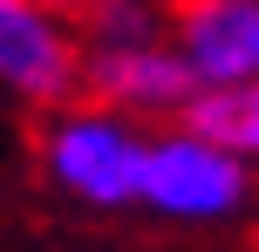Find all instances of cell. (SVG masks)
<instances>
[{"mask_svg":"<svg viewBox=\"0 0 259 252\" xmlns=\"http://www.w3.org/2000/svg\"><path fill=\"white\" fill-rule=\"evenodd\" d=\"M178 55L205 82H259V0H178Z\"/></svg>","mask_w":259,"mask_h":252,"instance_id":"cell-5","label":"cell"},{"mask_svg":"<svg viewBox=\"0 0 259 252\" xmlns=\"http://www.w3.org/2000/svg\"><path fill=\"white\" fill-rule=\"evenodd\" d=\"M48 7H55V14H89L96 0H48Z\"/></svg>","mask_w":259,"mask_h":252,"instance_id":"cell-7","label":"cell"},{"mask_svg":"<svg viewBox=\"0 0 259 252\" xmlns=\"http://www.w3.org/2000/svg\"><path fill=\"white\" fill-rule=\"evenodd\" d=\"M82 89L116 116H157V109L178 116L191 103L198 75L164 41H123V48H82Z\"/></svg>","mask_w":259,"mask_h":252,"instance_id":"cell-4","label":"cell"},{"mask_svg":"<svg viewBox=\"0 0 259 252\" xmlns=\"http://www.w3.org/2000/svg\"><path fill=\"white\" fill-rule=\"evenodd\" d=\"M0 89L34 109H62L82 89V41L48 0H0Z\"/></svg>","mask_w":259,"mask_h":252,"instance_id":"cell-3","label":"cell"},{"mask_svg":"<svg viewBox=\"0 0 259 252\" xmlns=\"http://www.w3.org/2000/svg\"><path fill=\"white\" fill-rule=\"evenodd\" d=\"M184 130L205 136V143H219L225 157H259V82H205V89H191V103L178 109Z\"/></svg>","mask_w":259,"mask_h":252,"instance_id":"cell-6","label":"cell"},{"mask_svg":"<svg viewBox=\"0 0 259 252\" xmlns=\"http://www.w3.org/2000/svg\"><path fill=\"white\" fill-rule=\"evenodd\" d=\"M252 198V177L239 157H225L219 143L191 130L170 136H143V177H137V205L164 218H184V225H211V218H232L239 205Z\"/></svg>","mask_w":259,"mask_h":252,"instance_id":"cell-2","label":"cell"},{"mask_svg":"<svg viewBox=\"0 0 259 252\" xmlns=\"http://www.w3.org/2000/svg\"><path fill=\"white\" fill-rule=\"evenodd\" d=\"M41 164H48V177L68 198L116 212V205H137L143 136L130 130V116H116V109H68L41 136Z\"/></svg>","mask_w":259,"mask_h":252,"instance_id":"cell-1","label":"cell"}]
</instances>
